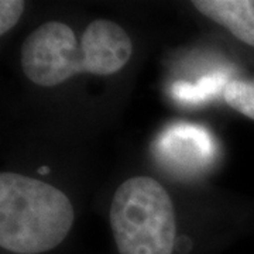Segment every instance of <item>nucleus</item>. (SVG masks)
<instances>
[{
    "label": "nucleus",
    "mask_w": 254,
    "mask_h": 254,
    "mask_svg": "<svg viewBox=\"0 0 254 254\" xmlns=\"http://www.w3.org/2000/svg\"><path fill=\"white\" fill-rule=\"evenodd\" d=\"M131 55L133 41L128 33L112 20L91 21L81 40L71 26L50 20L34 28L21 44L20 66L31 83L53 88L79 73H119Z\"/></svg>",
    "instance_id": "nucleus-1"
},
{
    "label": "nucleus",
    "mask_w": 254,
    "mask_h": 254,
    "mask_svg": "<svg viewBox=\"0 0 254 254\" xmlns=\"http://www.w3.org/2000/svg\"><path fill=\"white\" fill-rule=\"evenodd\" d=\"M75 223L68 195L26 174H0V247L4 254H50Z\"/></svg>",
    "instance_id": "nucleus-2"
},
{
    "label": "nucleus",
    "mask_w": 254,
    "mask_h": 254,
    "mask_svg": "<svg viewBox=\"0 0 254 254\" xmlns=\"http://www.w3.org/2000/svg\"><path fill=\"white\" fill-rule=\"evenodd\" d=\"M109 225L116 254H180L173 198L150 175L130 177L116 188Z\"/></svg>",
    "instance_id": "nucleus-3"
},
{
    "label": "nucleus",
    "mask_w": 254,
    "mask_h": 254,
    "mask_svg": "<svg viewBox=\"0 0 254 254\" xmlns=\"http://www.w3.org/2000/svg\"><path fill=\"white\" fill-rule=\"evenodd\" d=\"M192 6L243 44L254 47V0H195Z\"/></svg>",
    "instance_id": "nucleus-4"
},
{
    "label": "nucleus",
    "mask_w": 254,
    "mask_h": 254,
    "mask_svg": "<svg viewBox=\"0 0 254 254\" xmlns=\"http://www.w3.org/2000/svg\"><path fill=\"white\" fill-rule=\"evenodd\" d=\"M229 108L254 120V79H233L223 89Z\"/></svg>",
    "instance_id": "nucleus-5"
},
{
    "label": "nucleus",
    "mask_w": 254,
    "mask_h": 254,
    "mask_svg": "<svg viewBox=\"0 0 254 254\" xmlns=\"http://www.w3.org/2000/svg\"><path fill=\"white\" fill-rule=\"evenodd\" d=\"M26 10L23 0H1L0 1V34H7L18 23Z\"/></svg>",
    "instance_id": "nucleus-6"
}]
</instances>
